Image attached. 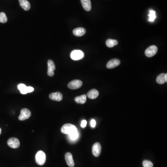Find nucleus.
Listing matches in <instances>:
<instances>
[{"label":"nucleus","mask_w":167,"mask_h":167,"mask_svg":"<svg viewBox=\"0 0 167 167\" xmlns=\"http://www.w3.org/2000/svg\"><path fill=\"white\" fill-rule=\"evenodd\" d=\"M61 131L63 134L68 135L72 140H76L78 138V131L74 125L70 123L65 124L61 128Z\"/></svg>","instance_id":"1"},{"label":"nucleus","mask_w":167,"mask_h":167,"mask_svg":"<svg viewBox=\"0 0 167 167\" xmlns=\"http://www.w3.org/2000/svg\"><path fill=\"white\" fill-rule=\"evenodd\" d=\"M36 161L37 164L39 165H44L46 161L45 153L42 150L38 151L36 156Z\"/></svg>","instance_id":"2"},{"label":"nucleus","mask_w":167,"mask_h":167,"mask_svg":"<svg viewBox=\"0 0 167 167\" xmlns=\"http://www.w3.org/2000/svg\"><path fill=\"white\" fill-rule=\"evenodd\" d=\"M85 54L83 51L80 50H74L71 54V59L74 60H81L84 57Z\"/></svg>","instance_id":"3"},{"label":"nucleus","mask_w":167,"mask_h":167,"mask_svg":"<svg viewBox=\"0 0 167 167\" xmlns=\"http://www.w3.org/2000/svg\"><path fill=\"white\" fill-rule=\"evenodd\" d=\"M158 48L157 46L154 45L151 46L145 50V55L148 57H152L156 54Z\"/></svg>","instance_id":"4"},{"label":"nucleus","mask_w":167,"mask_h":167,"mask_svg":"<svg viewBox=\"0 0 167 167\" xmlns=\"http://www.w3.org/2000/svg\"><path fill=\"white\" fill-rule=\"evenodd\" d=\"M31 115V113L30 110L27 109H23L21 111V114L19 117V119L21 121H23L30 118Z\"/></svg>","instance_id":"5"},{"label":"nucleus","mask_w":167,"mask_h":167,"mask_svg":"<svg viewBox=\"0 0 167 167\" xmlns=\"http://www.w3.org/2000/svg\"><path fill=\"white\" fill-rule=\"evenodd\" d=\"M82 85L83 83L81 81L77 79L72 81L71 82H70L68 85V87L70 89L75 90L80 88L81 87H82Z\"/></svg>","instance_id":"6"},{"label":"nucleus","mask_w":167,"mask_h":167,"mask_svg":"<svg viewBox=\"0 0 167 167\" xmlns=\"http://www.w3.org/2000/svg\"><path fill=\"white\" fill-rule=\"evenodd\" d=\"M7 144L13 149H16L20 146V141L16 138H11L7 141Z\"/></svg>","instance_id":"7"},{"label":"nucleus","mask_w":167,"mask_h":167,"mask_svg":"<svg viewBox=\"0 0 167 167\" xmlns=\"http://www.w3.org/2000/svg\"><path fill=\"white\" fill-rule=\"evenodd\" d=\"M93 155L95 157H99L101 152V146L99 143L94 144L93 145V150H92Z\"/></svg>","instance_id":"8"},{"label":"nucleus","mask_w":167,"mask_h":167,"mask_svg":"<svg viewBox=\"0 0 167 167\" xmlns=\"http://www.w3.org/2000/svg\"><path fill=\"white\" fill-rule=\"evenodd\" d=\"M48 74L50 77H52L54 74V71L55 69V64L54 63V61L52 60H49L48 61Z\"/></svg>","instance_id":"9"},{"label":"nucleus","mask_w":167,"mask_h":167,"mask_svg":"<svg viewBox=\"0 0 167 167\" xmlns=\"http://www.w3.org/2000/svg\"><path fill=\"white\" fill-rule=\"evenodd\" d=\"M120 61L118 59H114L110 60L106 65V67L108 69H112L119 66Z\"/></svg>","instance_id":"10"},{"label":"nucleus","mask_w":167,"mask_h":167,"mask_svg":"<svg viewBox=\"0 0 167 167\" xmlns=\"http://www.w3.org/2000/svg\"><path fill=\"white\" fill-rule=\"evenodd\" d=\"M65 159L67 165L70 167H74V162L73 161L72 154L71 153L67 152L65 155Z\"/></svg>","instance_id":"11"},{"label":"nucleus","mask_w":167,"mask_h":167,"mask_svg":"<svg viewBox=\"0 0 167 167\" xmlns=\"http://www.w3.org/2000/svg\"><path fill=\"white\" fill-rule=\"evenodd\" d=\"M49 97L52 100L56 101H60L62 100L63 95L60 92L52 93L49 95Z\"/></svg>","instance_id":"12"},{"label":"nucleus","mask_w":167,"mask_h":167,"mask_svg":"<svg viewBox=\"0 0 167 167\" xmlns=\"http://www.w3.org/2000/svg\"><path fill=\"white\" fill-rule=\"evenodd\" d=\"M83 8L86 11H90L92 9V4L90 0H81Z\"/></svg>","instance_id":"13"},{"label":"nucleus","mask_w":167,"mask_h":167,"mask_svg":"<svg viewBox=\"0 0 167 167\" xmlns=\"http://www.w3.org/2000/svg\"><path fill=\"white\" fill-rule=\"evenodd\" d=\"M20 5L25 11H28L30 9L31 6L29 1L27 0H19Z\"/></svg>","instance_id":"14"},{"label":"nucleus","mask_w":167,"mask_h":167,"mask_svg":"<svg viewBox=\"0 0 167 167\" xmlns=\"http://www.w3.org/2000/svg\"><path fill=\"white\" fill-rule=\"evenodd\" d=\"M86 33V30L83 27L76 28L73 30L74 35L78 37H81L84 36Z\"/></svg>","instance_id":"15"},{"label":"nucleus","mask_w":167,"mask_h":167,"mask_svg":"<svg viewBox=\"0 0 167 167\" xmlns=\"http://www.w3.org/2000/svg\"><path fill=\"white\" fill-rule=\"evenodd\" d=\"M87 96L89 99H93L97 98L99 95V92L96 89H92L87 93Z\"/></svg>","instance_id":"16"},{"label":"nucleus","mask_w":167,"mask_h":167,"mask_svg":"<svg viewBox=\"0 0 167 167\" xmlns=\"http://www.w3.org/2000/svg\"><path fill=\"white\" fill-rule=\"evenodd\" d=\"M87 95L85 94L75 98V101L78 104H84L87 101Z\"/></svg>","instance_id":"17"},{"label":"nucleus","mask_w":167,"mask_h":167,"mask_svg":"<svg viewBox=\"0 0 167 167\" xmlns=\"http://www.w3.org/2000/svg\"><path fill=\"white\" fill-rule=\"evenodd\" d=\"M165 74L164 73H161L156 78V82L159 84H164V83L166 82L165 78Z\"/></svg>","instance_id":"18"},{"label":"nucleus","mask_w":167,"mask_h":167,"mask_svg":"<svg viewBox=\"0 0 167 167\" xmlns=\"http://www.w3.org/2000/svg\"><path fill=\"white\" fill-rule=\"evenodd\" d=\"M118 42L115 40L108 39L106 40V45L108 48H111L117 45Z\"/></svg>","instance_id":"19"},{"label":"nucleus","mask_w":167,"mask_h":167,"mask_svg":"<svg viewBox=\"0 0 167 167\" xmlns=\"http://www.w3.org/2000/svg\"><path fill=\"white\" fill-rule=\"evenodd\" d=\"M18 89L20 90L21 93L26 94L27 93V86L23 84H20L18 85Z\"/></svg>","instance_id":"20"},{"label":"nucleus","mask_w":167,"mask_h":167,"mask_svg":"<svg viewBox=\"0 0 167 167\" xmlns=\"http://www.w3.org/2000/svg\"><path fill=\"white\" fill-rule=\"evenodd\" d=\"M149 21L150 22H153L155 21V19L156 18V12L154 10H151L150 11V14L149 15Z\"/></svg>","instance_id":"21"},{"label":"nucleus","mask_w":167,"mask_h":167,"mask_svg":"<svg viewBox=\"0 0 167 167\" xmlns=\"http://www.w3.org/2000/svg\"><path fill=\"white\" fill-rule=\"evenodd\" d=\"M7 19L6 15L4 13H0V22L5 23L7 21Z\"/></svg>","instance_id":"22"},{"label":"nucleus","mask_w":167,"mask_h":167,"mask_svg":"<svg viewBox=\"0 0 167 167\" xmlns=\"http://www.w3.org/2000/svg\"><path fill=\"white\" fill-rule=\"evenodd\" d=\"M143 166L144 167H153V164L152 162L148 160H144L143 162Z\"/></svg>","instance_id":"23"},{"label":"nucleus","mask_w":167,"mask_h":167,"mask_svg":"<svg viewBox=\"0 0 167 167\" xmlns=\"http://www.w3.org/2000/svg\"><path fill=\"white\" fill-rule=\"evenodd\" d=\"M34 91V88L31 87H27V93H32Z\"/></svg>","instance_id":"24"},{"label":"nucleus","mask_w":167,"mask_h":167,"mask_svg":"<svg viewBox=\"0 0 167 167\" xmlns=\"http://www.w3.org/2000/svg\"><path fill=\"white\" fill-rule=\"evenodd\" d=\"M91 126H92L93 128H94L96 126V122L95 121V120L92 119L91 121Z\"/></svg>","instance_id":"25"},{"label":"nucleus","mask_w":167,"mask_h":167,"mask_svg":"<svg viewBox=\"0 0 167 167\" xmlns=\"http://www.w3.org/2000/svg\"><path fill=\"white\" fill-rule=\"evenodd\" d=\"M87 121L85 120H84L83 121L81 122V126L82 128H85V126H87Z\"/></svg>","instance_id":"26"},{"label":"nucleus","mask_w":167,"mask_h":167,"mask_svg":"<svg viewBox=\"0 0 167 167\" xmlns=\"http://www.w3.org/2000/svg\"><path fill=\"white\" fill-rule=\"evenodd\" d=\"M165 80H166V82H167V74H165Z\"/></svg>","instance_id":"27"},{"label":"nucleus","mask_w":167,"mask_h":167,"mask_svg":"<svg viewBox=\"0 0 167 167\" xmlns=\"http://www.w3.org/2000/svg\"><path fill=\"white\" fill-rule=\"evenodd\" d=\"M1 128H0V135L1 134Z\"/></svg>","instance_id":"28"}]
</instances>
